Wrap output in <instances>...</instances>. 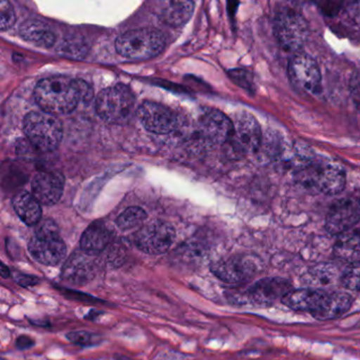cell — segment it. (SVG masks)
I'll list each match as a JSON object with an SVG mask.
<instances>
[{"label":"cell","mask_w":360,"mask_h":360,"mask_svg":"<svg viewBox=\"0 0 360 360\" xmlns=\"http://www.w3.org/2000/svg\"><path fill=\"white\" fill-rule=\"evenodd\" d=\"M91 88L81 79L51 77L41 79L34 89V98L39 108L50 115H68L81 101L89 102Z\"/></svg>","instance_id":"obj_1"},{"label":"cell","mask_w":360,"mask_h":360,"mask_svg":"<svg viewBox=\"0 0 360 360\" xmlns=\"http://www.w3.org/2000/svg\"><path fill=\"white\" fill-rule=\"evenodd\" d=\"M295 178L304 188L326 195L341 193L347 182L345 170L338 164L316 160L296 170Z\"/></svg>","instance_id":"obj_2"},{"label":"cell","mask_w":360,"mask_h":360,"mask_svg":"<svg viewBox=\"0 0 360 360\" xmlns=\"http://www.w3.org/2000/svg\"><path fill=\"white\" fill-rule=\"evenodd\" d=\"M165 37L155 28L136 29L122 34L115 43L117 53L129 60H146L165 48Z\"/></svg>","instance_id":"obj_3"},{"label":"cell","mask_w":360,"mask_h":360,"mask_svg":"<svg viewBox=\"0 0 360 360\" xmlns=\"http://www.w3.org/2000/svg\"><path fill=\"white\" fill-rule=\"evenodd\" d=\"M24 132L31 144L44 153L56 150L64 136L60 120L45 111L29 113L24 120Z\"/></svg>","instance_id":"obj_4"},{"label":"cell","mask_w":360,"mask_h":360,"mask_svg":"<svg viewBox=\"0 0 360 360\" xmlns=\"http://www.w3.org/2000/svg\"><path fill=\"white\" fill-rule=\"evenodd\" d=\"M136 98L131 90L123 84L106 88L98 94L96 110L107 123L123 124L131 117Z\"/></svg>","instance_id":"obj_5"},{"label":"cell","mask_w":360,"mask_h":360,"mask_svg":"<svg viewBox=\"0 0 360 360\" xmlns=\"http://www.w3.org/2000/svg\"><path fill=\"white\" fill-rule=\"evenodd\" d=\"M31 256L41 264L56 266L66 257V244L63 241L58 225L52 220L39 222L34 237L29 242Z\"/></svg>","instance_id":"obj_6"},{"label":"cell","mask_w":360,"mask_h":360,"mask_svg":"<svg viewBox=\"0 0 360 360\" xmlns=\"http://www.w3.org/2000/svg\"><path fill=\"white\" fill-rule=\"evenodd\" d=\"M274 33L285 51H299L307 41L309 26L305 18L296 10L284 8L276 14Z\"/></svg>","instance_id":"obj_7"},{"label":"cell","mask_w":360,"mask_h":360,"mask_svg":"<svg viewBox=\"0 0 360 360\" xmlns=\"http://www.w3.org/2000/svg\"><path fill=\"white\" fill-rule=\"evenodd\" d=\"M233 132V121L216 109L202 111L195 124V141L203 148L226 144Z\"/></svg>","instance_id":"obj_8"},{"label":"cell","mask_w":360,"mask_h":360,"mask_svg":"<svg viewBox=\"0 0 360 360\" xmlns=\"http://www.w3.org/2000/svg\"><path fill=\"white\" fill-rule=\"evenodd\" d=\"M260 125L250 113L242 111L233 121V132L229 138V151L235 157H244L257 153L262 144Z\"/></svg>","instance_id":"obj_9"},{"label":"cell","mask_w":360,"mask_h":360,"mask_svg":"<svg viewBox=\"0 0 360 360\" xmlns=\"http://www.w3.org/2000/svg\"><path fill=\"white\" fill-rule=\"evenodd\" d=\"M176 239V231L169 223L153 221L141 227L134 236V242L141 252L161 255L167 252Z\"/></svg>","instance_id":"obj_10"},{"label":"cell","mask_w":360,"mask_h":360,"mask_svg":"<svg viewBox=\"0 0 360 360\" xmlns=\"http://www.w3.org/2000/svg\"><path fill=\"white\" fill-rule=\"evenodd\" d=\"M288 75L295 86L311 94L321 91V73L319 67L311 56L297 53L288 64Z\"/></svg>","instance_id":"obj_11"},{"label":"cell","mask_w":360,"mask_h":360,"mask_svg":"<svg viewBox=\"0 0 360 360\" xmlns=\"http://www.w3.org/2000/svg\"><path fill=\"white\" fill-rule=\"evenodd\" d=\"M360 221V199L347 197L333 204L326 219V229L330 235H342Z\"/></svg>","instance_id":"obj_12"},{"label":"cell","mask_w":360,"mask_h":360,"mask_svg":"<svg viewBox=\"0 0 360 360\" xmlns=\"http://www.w3.org/2000/svg\"><path fill=\"white\" fill-rule=\"evenodd\" d=\"M136 117L145 129L155 134H167L178 127L176 113L169 108L153 102H145L136 110Z\"/></svg>","instance_id":"obj_13"},{"label":"cell","mask_w":360,"mask_h":360,"mask_svg":"<svg viewBox=\"0 0 360 360\" xmlns=\"http://www.w3.org/2000/svg\"><path fill=\"white\" fill-rule=\"evenodd\" d=\"M212 273L226 283H244L254 277L257 265L248 257H231L214 262L210 267Z\"/></svg>","instance_id":"obj_14"},{"label":"cell","mask_w":360,"mask_h":360,"mask_svg":"<svg viewBox=\"0 0 360 360\" xmlns=\"http://www.w3.org/2000/svg\"><path fill=\"white\" fill-rule=\"evenodd\" d=\"M292 290V284L283 278H263L248 290V297L259 305H271Z\"/></svg>","instance_id":"obj_15"},{"label":"cell","mask_w":360,"mask_h":360,"mask_svg":"<svg viewBox=\"0 0 360 360\" xmlns=\"http://www.w3.org/2000/svg\"><path fill=\"white\" fill-rule=\"evenodd\" d=\"M65 181L56 172H41L32 181V193L43 205H54L64 193Z\"/></svg>","instance_id":"obj_16"},{"label":"cell","mask_w":360,"mask_h":360,"mask_svg":"<svg viewBox=\"0 0 360 360\" xmlns=\"http://www.w3.org/2000/svg\"><path fill=\"white\" fill-rule=\"evenodd\" d=\"M86 252H75L65 263L63 278L73 284H86L96 275V264Z\"/></svg>","instance_id":"obj_17"},{"label":"cell","mask_w":360,"mask_h":360,"mask_svg":"<svg viewBox=\"0 0 360 360\" xmlns=\"http://www.w3.org/2000/svg\"><path fill=\"white\" fill-rule=\"evenodd\" d=\"M326 295L328 294L321 290L301 288V290H290L281 301L290 309L311 311L314 314L320 309Z\"/></svg>","instance_id":"obj_18"},{"label":"cell","mask_w":360,"mask_h":360,"mask_svg":"<svg viewBox=\"0 0 360 360\" xmlns=\"http://www.w3.org/2000/svg\"><path fill=\"white\" fill-rule=\"evenodd\" d=\"M112 239V233L103 222H94L84 231L81 248L89 256H96L106 250Z\"/></svg>","instance_id":"obj_19"},{"label":"cell","mask_w":360,"mask_h":360,"mask_svg":"<svg viewBox=\"0 0 360 360\" xmlns=\"http://www.w3.org/2000/svg\"><path fill=\"white\" fill-rule=\"evenodd\" d=\"M20 34L25 41L39 48L49 49L56 44V37L47 24L39 20H29L20 26Z\"/></svg>","instance_id":"obj_20"},{"label":"cell","mask_w":360,"mask_h":360,"mask_svg":"<svg viewBox=\"0 0 360 360\" xmlns=\"http://www.w3.org/2000/svg\"><path fill=\"white\" fill-rule=\"evenodd\" d=\"M14 210L25 224L34 226L41 222V203L35 199L34 195L27 191H22L15 195L12 200Z\"/></svg>","instance_id":"obj_21"},{"label":"cell","mask_w":360,"mask_h":360,"mask_svg":"<svg viewBox=\"0 0 360 360\" xmlns=\"http://www.w3.org/2000/svg\"><path fill=\"white\" fill-rule=\"evenodd\" d=\"M352 304V298L345 292H333L326 295L323 303L318 311L313 314L314 317L320 320H330L345 314Z\"/></svg>","instance_id":"obj_22"},{"label":"cell","mask_w":360,"mask_h":360,"mask_svg":"<svg viewBox=\"0 0 360 360\" xmlns=\"http://www.w3.org/2000/svg\"><path fill=\"white\" fill-rule=\"evenodd\" d=\"M195 4L193 1H169L162 9L161 18L172 27L186 24L193 14Z\"/></svg>","instance_id":"obj_23"},{"label":"cell","mask_w":360,"mask_h":360,"mask_svg":"<svg viewBox=\"0 0 360 360\" xmlns=\"http://www.w3.org/2000/svg\"><path fill=\"white\" fill-rule=\"evenodd\" d=\"M335 256L341 260L356 262L360 258V233L347 231L340 235L334 246Z\"/></svg>","instance_id":"obj_24"},{"label":"cell","mask_w":360,"mask_h":360,"mask_svg":"<svg viewBox=\"0 0 360 360\" xmlns=\"http://www.w3.org/2000/svg\"><path fill=\"white\" fill-rule=\"evenodd\" d=\"M147 219V214L140 207H129L120 214L117 219V225L122 231H129L136 229L144 223Z\"/></svg>","instance_id":"obj_25"},{"label":"cell","mask_w":360,"mask_h":360,"mask_svg":"<svg viewBox=\"0 0 360 360\" xmlns=\"http://www.w3.org/2000/svg\"><path fill=\"white\" fill-rule=\"evenodd\" d=\"M335 276V269L332 265H324V266H315L305 275L307 281L311 285L316 284H328L332 281Z\"/></svg>","instance_id":"obj_26"},{"label":"cell","mask_w":360,"mask_h":360,"mask_svg":"<svg viewBox=\"0 0 360 360\" xmlns=\"http://www.w3.org/2000/svg\"><path fill=\"white\" fill-rule=\"evenodd\" d=\"M341 282L347 290H360V261L351 263L345 269Z\"/></svg>","instance_id":"obj_27"},{"label":"cell","mask_w":360,"mask_h":360,"mask_svg":"<svg viewBox=\"0 0 360 360\" xmlns=\"http://www.w3.org/2000/svg\"><path fill=\"white\" fill-rule=\"evenodd\" d=\"M15 11L13 6L8 1L0 4V30L7 31L15 24Z\"/></svg>","instance_id":"obj_28"},{"label":"cell","mask_w":360,"mask_h":360,"mask_svg":"<svg viewBox=\"0 0 360 360\" xmlns=\"http://www.w3.org/2000/svg\"><path fill=\"white\" fill-rule=\"evenodd\" d=\"M62 52L65 56H70V58H79L85 56L86 47L84 43L75 39H67L62 44V47L58 49V52Z\"/></svg>","instance_id":"obj_29"},{"label":"cell","mask_w":360,"mask_h":360,"mask_svg":"<svg viewBox=\"0 0 360 360\" xmlns=\"http://www.w3.org/2000/svg\"><path fill=\"white\" fill-rule=\"evenodd\" d=\"M67 338L72 341L75 345H82V347L94 345H96V343H98V341H100V337H98V335L84 332V330L69 333V334L67 335Z\"/></svg>","instance_id":"obj_30"},{"label":"cell","mask_w":360,"mask_h":360,"mask_svg":"<svg viewBox=\"0 0 360 360\" xmlns=\"http://www.w3.org/2000/svg\"><path fill=\"white\" fill-rule=\"evenodd\" d=\"M229 75H231V79H233L236 84H238L240 87L248 90V91H255L254 81H252V75H250L248 71L237 69V70L231 71Z\"/></svg>","instance_id":"obj_31"},{"label":"cell","mask_w":360,"mask_h":360,"mask_svg":"<svg viewBox=\"0 0 360 360\" xmlns=\"http://www.w3.org/2000/svg\"><path fill=\"white\" fill-rule=\"evenodd\" d=\"M349 90L354 101L360 106V69L352 75L349 79Z\"/></svg>","instance_id":"obj_32"},{"label":"cell","mask_w":360,"mask_h":360,"mask_svg":"<svg viewBox=\"0 0 360 360\" xmlns=\"http://www.w3.org/2000/svg\"><path fill=\"white\" fill-rule=\"evenodd\" d=\"M347 13L355 24L360 26V1L349 4L347 7Z\"/></svg>","instance_id":"obj_33"},{"label":"cell","mask_w":360,"mask_h":360,"mask_svg":"<svg viewBox=\"0 0 360 360\" xmlns=\"http://www.w3.org/2000/svg\"><path fill=\"white\" fill-rule=\"evenodd\" d=\"M15 279L18 284L22 286L35 285L39 281V278L34 277V276L25 275V274H18L16 275Z\"/></svg>","instance_id":"obj_34"},{"label":"cell","mask_w":360,"mask_h":360,"mask_svg":"<svg viewBox=\"0 0 360 360\" xmlns=\"http://www.w3.org/2000/svg\"><path fill=\"white\" fill-rule=\"evenodd\" d=\"M34 345V341L28 336H20L16 340V345H18V349H29V347H32Z\"/></svg>","instance_id":"obj_35"},{"label":"cell","mask_w":360,"mask_h":360,"mask_svg":"<svg viewBox=\"0 0 360 360\" xmlns=\"http://www.w3.org/2000/svg\"><path fill=\"white\" fill-rule=\"evenodd\" d=\"M1 275H3L4 278L10 277V269L6 266V264L1 265Z\"/></svg>","instance_id":"obj_36"}]
</instances>
